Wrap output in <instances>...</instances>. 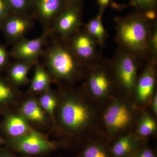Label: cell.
<instances>
[{"mask_svg":"<svg viewBox=\"0 0 157 157\" xmlns=\"http://www.w3.org/2000/svg\"><path fill=\"white\" fill-rule=\"evenodd\" d=\"M115 40L119 47L128 51L139 59L149 60V42L152 22L142 13L136 12L114 19Z\"/></svg>","mask_w":157,"mask_h":157,"instance_id":"cell-1","label":"cell"},{"mask_svg":"<svg viewBox=\"0 0 157 157\" xmlns=\"http://www.w3.org/2000/svg\"><path fill=\"white\" fill-rule=\"evenodd\" d=\"M56 41L45 56L46 70L52 79L69 81L78 75L83 64L76 56L67 40Z\"/></svg>","mask_w":157,"mask_h":157,"instance_id":"cell-2","label":"cell"},{"mask_svg":"<svg viewBox=\"0 0 157 157\" xmlns=\"http://www.w3.org/2000/svg\"><path fill=\"white\" fill-rule=\"evenodd\" d=\"M59 121L64 128L76 132L84 128L88 122L90 113L84 104L73 97H67L59 107Z\"/></svg>","mask_w":157,"mask_h":157,"instance_id":"cell-3","label":"cell"},{"mask_svg":"<svg viewBox=\"0 0 157 157\" xmlns=\"http://www.w3.org/2000/svg\"><path fill=\"white\" fill-rule=\"evenodd\" d=\"M113 59L112 66L120 85L124 90H132L137 82L139 59L128 51L119 47Z\"/></svg>","mask_w":157,"mask_h":157,"instance_id":"cell-4","label":"cell"},{"mask_svg":"<svg viewBox=\"0 0 157 157\" xmlns=\"http://www.w3.org/2000/svg\"><path fill=\"white\" fill-rule=\"evenodd\" d=\"M82 5L69 4L54 20L51 26L52 33L68 40L79 31L82 25Z\"/></svg>","mask_w":157,"mask_h":157,"instance_id":"cell-5","label":"cell"},{"mask_svg":"<svg viewBox=\"0 0 157 157\" xmlns=\"http://www.w3.org/2000/svg\"><path fill=\"white\" fill-rule=\"evenodd\" d=\"M67 41L73 53L83 64H93L102 59L98 51V42L84 29L79 30Z\"/></svg>","mask_w":157,"mask_h":157,"instance_id":"cell-6","label":"cell"},{"mask_svg":"<svg viewBox=\"0 0 157 157\" xmlns=\"http://www.w3.org/2000/svg\"><path fill=\"white\" fill-rule=\"evenodd\" d=\"M52 33L51 29H44V32L37 38L21 39L14 43L10 55L17 61L27 62L35 66L38 63L43 45Z\"/></svg>","mask_w":157,"mask_h":157,"instance_id":"cell-7","label":"cell"},{"mask_svg":"<svg viewBox=\"0 0 157 157\" xmlns=\"http://www.w3.org/2000/svg\"><path fill=\"white\" fill-rule=\"evenodd\" d=\"M10 139L14 149L26 154H40L56 147L55 144L34 128L25 135Z\"/></svg>","mask_w":157,"mask_h":157,"instance_id":"cell-8","label":"cell"},{"mask_svg":"<svg viewBox=\"0 0 157 157\" xmlns=\"http://www.w3.org/2000/svg\"><path fill=\"white\" fill-rule=\"evenodd\" d=\"M34 25L33 20L25 14L11 13L3 21L0 29L8 42L15 43L24 38Z\"/></svg>","mask_w":157,"mask_h":157,"instance_id":"cell-9","label":"cell"},{"mask_svg":"<svg viewBox=\"0 0 157 157\" xmlns=\"http://www.w3.org/2000/svg\"><path fill=\"white\" fill-rule=\"evenodd\" d=\"M67 0H33L37 17L45 29H51L52 24L69 5Z\"/></svg>","mask_w":157,"mask_h":157,"instance_id":"cell-10","label":"cell"},{"mask_svg":"<svg viewBox=\"0 0 157 157\" xmlns=\"http://www.w3.org/2000/svg\"><path fill=\"white\" fill-rule=\"evenodd\" d=\"M18 112L31 123L39 126H45L51 120L47 113L40 106L38 99L31 96L22 102Z\"/></svg>","mask_w":157,"mask_h":157,"instance_id":"cell-11","label":"cell"},{"mask_svg":"<svg viewBox=\"0 0 157 157\" xmlns=\"http://www.w3.org/2000/svg\"><path fill=\"white\" fill-rule=\"evenodd\" d=\"M2 129L5 134L10 138H13L26 134L33 128L28 121L17 112L6 115L3 120Z\"/></svg>","mask_w":157,"mask_h":157,"instance_id":"cell-12","label":"cell"},{"mask_svg":"<svg viewBox=\"0 0 157 157\" xmlns=\"http://www.w3.org/2000/svg\"><path fill=\"white\" fill-rule=\"evenodd\" d=\"M106 125L111 130L123 129L128 124L131 114L126 106L122 104H114L107 109L104 116Z\"/></svg>","mask_w":157,"mask_h":157,"instance_id":"cell-13","label":"cell"},{"mask_svg":"<svg viewBox=\"0 0 157 157\" xmlns=\"http://www.w3.org/2000/svg\"><path fill=\"white\" fill-rule=\"evenodd\" d=\"M154 62L149 60V63L144 71L136 82L137 97L141 101H146L151 95L155 85Z\"/></svg>","mask_w":157,"mask_h":157,"instance_id":"cell-14","label":"cell"},{"mask_svg":"<svg viewBox=\"0 0 157 157\" xmlns=\"http://www.w3.org/2000/svg\"><path fill=\"white\" fill-rule=\"evenodd\" d=\"M87 84L94 95L101 97L109 91L111 86V81L104 70L96 67L90 73Z\"/></svg>","mask_w":157,"mask_h":157,"instance_id":"cell-15","label":"cell"},{"mask_svg":"<svg viewBox=\"0 0 157 157\" xmlns=\"http://www.w3.org/2000/svg\"><path fill=\"white\" fill-rule=\"evenodd\" d=\"M34 65L27 62L17 61L9 66L7 72V79L17 88L28 84V74Z\"/></svg>","mask_w":157,"mask_h":157,"instance_id":"cell-16","label":"cell"},{"mask_svg":"<svg viewBox=\"0 0 157 157\" xmlns=\"http://www.w3.org/2000/svg\"><path fill=\"white\" fill-rule=\"evenodd\" d=\"M36 66L29 92L33 94H40L50 89L51 82L52 79L43 66L39 63Z\"/></svg>","mask_w":157,"mask_h":157,"instance_id":"cell-17","label":"cell"},{"mask_svg":"<svg viewBox=\"0 0 157 157\" xmlns=\"http://www.w3.org/2000/svg\"><path fill=\"white\" fill-rule=\"evenodd\" d=\"M103 13H99L89 21L84 26V30L98 42L101 49L104 48L107 37V31L103 24Z\"/></svg>","mask_w":157,"mask_h":157,"instance_id":"cell-18","label":"cell"},{"mask_svg":"<svg viewBox=\"0 0 157 157\" xmlns=\"http://www.w3.org/2000/svg\"><path fill=\"white\" fill-rule=\"evenodd\" d=\"M20 94L17 88L8 79L0 77V107H6L16 104Z\"/></svg>","mask_w":157,"mask_h":157,"instance_id":"cell-19","label":"cell"},{"mask_svg":"<svg viewBox=\"0 0 157 157\" xmlns=\"http://www.w3.org/2000/svg\"><path fill=\"white\" fill-rule=\"evenodd\" d=\"M39 104L47 113L50 120L55 121V113L57 108L58 101L56 95L50 89L40 94L38 99Z\"/></svg>","mask_w":157,"mask_h":157,"instance_id":"cell-20","label":"cell"},{"mask_svg":"<svg viewBox=\"0 0 157 157\" xmlns=\"http://www.w3.org/2000/svg\"><path fill=\"white\" fill-rule=\"evenodd\" d=\"M134 147L135 143L131 137H123L114 144L112 149L113 154L115 157L125 156L132 151Z\"/></svg>","mask_w":157,"mask_h":157,"instance_id":"cell-21","label":"cell"},{"mask_svg":"<svg viewBox=\"0 0 157 157\" xmlns=\"http://www.w3.org/2000/svg\"><path fill=\"white\" fill-rule=\"evenodd\" d=\"M11 13L25 14L31 5L33 0H6Z\"/></svg>","mask_w":157,"mask_h":157,"instance_id":"cell-22","label":"cell"},{"mask_svg":"<svg viewBox=\"0 0 157 157\" xmlns=\"http://www.w3.org/2000/svg\"><path fill=\"white\" fill-rule=\"evenodd\" d=\"M157 0H130V6L136 12H143L150 10H156Z\"/></svg>","mask_w":157,"mask_h":157,"instance_id":"cell-23","label":"cell"},{"mask_svg":"<svg viewBox=\"0 0 157 157\" xmlns=\"http://www.w3.org/2000/svg\"><path fill=\"white\" fill-rule=\"evenodd\" d=\"M150 60L156 63L157 59V22H152L151 33L149 42Z\"/></svg>","mask_w":157,"mask_h":157,"instance_id":"cell-24","label":"cell"},{"mask_svg":"<svg viewBox=\"0 0 157 157\" xmlns=\"http://www.w3.org/2000/svg\"><path fill=\"white\" fill-rule=\"evenodd\" d=\"M156 129L155 121L151 117L147 116L141 121L138 128V133L141 136L146 137L152 134Z\"/></svg>","mask_w":157,"mask_h":157,"instance_id":"cell-25","label":"cell"},{"mask_svg":"<svg viewBox=\"0 0 157 157\" xmlns=\"http://www.w3.org/2000/svg\"><path fill=\"white\" fill-rule=\"evenodd\" d=\"M83 157H108V155L103 147L96 144L87 147L85 149Z\"/></svg>","mask_w":157,"mask_h":157,"instance_id":"cell-26","label":"cell"},{"mask_svg":"<svg viewBox=\"0 0 157 157\" xmlns=\"http://www.w3.org/2000/svg\"><path fill=\"white\" fill-rule=\"evenodd\" d=\"M99 7V12L104 13V10L107 8H111L116 10L124 9L125 6L118 4L113 0H96Z\"/></svg>","mask_w":157,"mask_h":157,"instance_id":"cell-27","label":"cell"},{"mask_svg":"<svg viewBox=\"0 0 157 157\" xmlns=\"http://www.w3.org/2000/svg\"><path fill=\"white\" fill-rule=\"evenodd\" d=\"M10 53L6 47L0 44V70H3L9 65Z\"/></svg>","mask_w":157,"mask_h":157,"instance_id":"cell-28","label":"cell"},{"mask_svg":"<svg viewBox=\"0 0 157 157\" xmlns=\"http://www.w3.org/2000/svg\"><path fill=\"white\" fill-rule=\"evenodd\" d=\"M11 13L6 0H0V27L3 21Z\"/></svg>","mask_w":157,"mask_h":157,"instance_id":"cell-29","label":"cell"},{"mask_svg":"<svg viewBox=\"0 0 157 157\" xmlns=\"http://www.w3.org/2000/svg\"><path fill=\"white\" fill-rule=\"evenodd\" d=\"M137 157H155V156L151 150L145 148L139 153Z\"/></svg>","mask_w":157,"mask_h":157,"instance_id":"cell-30","label":"cell"},{"mask_svg":"<svg viewBox=\"0 0 157 157\" xmlns=\"http://www.w3.org/2000/svg\"><path fill=\"white\" fill-rule=\"evenodd\" d=\"M157 95L155 96L153 99V108L155 113L156 114L157 112Z\"/></svg>","mask_w":157,"mask_h":157,"instance_id":"cell-31","label":"cell"},{"mask_svg":"<svg viewBox=\"0 0 157 157\" xmlns=\"http://www.w3.org/2000/svg\"><path fill=\"white\" fill-rule=\"evenodd\" d=\"M70 4L75 5H82L83 0H67Z\"/></svg>","mask_w":157,"mask_h":157,"instance_id":"cell-32","label":"cell"},{"mask_svg":"<svg viewBox=\"0 0 157 157\" xmlns=\"http://www.w3.org/2000/svg\"><path fill=\"white\" fill-rule=\"evenodd\" d=\"M0 157H14L12 156H5Z\"/></svg>","mask_w":157,"mask_h":157,"instance_id":"cell-33","label":"cell"},{"mask_svg":"<svg viewBox=\"0 0 157 157\" xmlns=\"http://www.w3.org/2000/svg\"><path fill=\"white\" fill-rule=\"evenodd\" d=\"M2 138H1V136H0V144H1V142H2Z\"/></svg>","mask_w":157,"mask_h":157,"instance_id":"cell-34","label":"cell"},{"mask_svg":"<svg viewBox=\"0 0 157 157\" xmlns=\"http://www.w3.org/2000/svg\"><path fill=\"white\" fill-rule=\"evenodd\" d=\"M124 157H133L132 156H125Z\"/></svg>","mask_w":157,"mask_h":157,"instance_id":"cell-35","label":"cell"}]
</instances>
